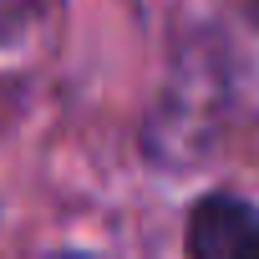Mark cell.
Listing matches in <instances>:
<instances>
[{
  "label": "cell",
  "mask_w": 259,
  "mask_h": 259,
  "mask_svg": "<svg viewBox=\"0 0 259 259\" xmlns=\"http://www.w3.org/2000/svg\"><path fill=\"white\" fill-rule=\"evenodd\" d=\"M249 16H254V21H259V0H249Z\"/></svg>",
  "instance_id": "cell-3"
},
{
  "label": "cell",
  "mask_w": 259,
  "mask_h": 259,
  "mask_svg": "<svg viewBox=\"0 0 259 259\" xmlns=\"http://www.w3.org/2000/svg\"><path fill=\"white\" fill-rule=\"evenodd\" d=\"M249 259H259V244H254V249H249Z\"/></svg>",
  "instance_id": "cell-4"
},
{
  "label": "cell",
  "mask_w": 259,
  "mask_h": 259,
  "mask_svg": "<svg viewBox=\"0 0 259 259\" xmlns=\"http://www.w3.org/2000/svg\"><path fill=\"white\" fill-rule=\"evenodd\" d=\"M66 259H71V254H66Z\"/></svg>",
  "instance_id": "cell-5"
},
{
  "label": "cell",
  "mask_w": 259,
  "mask_h": 259,
  "mask_svg": "<svg viewBox=\"0 0 259 259\" xmlns=\"http://www.w3.org/2000/svg\"><path fill=\"white\" fill-rule=\"evenodd\" d=\"M259 244V213L239 198H203L188 213V259H249Z\"/></svg>",
  "instance_id": "cell-1"
},
{
  "label": "cell",
  "mask_w": 259,
  "mask_h": 259,
  "mask_svg": "<svg viewBox=\"0 0 259 259\" xmlns=\"http://www.w3.org/2000/svg\"><path fill=\"white\" fill-rule=\"evenodd\" d=\"M51 6H56V0H0V46L21 41L36 21H46Z\"/></svg>",
  "instance_id": "cell-2"
}]
</instances>
